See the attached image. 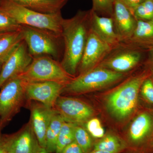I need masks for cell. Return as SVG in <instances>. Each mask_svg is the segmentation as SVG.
<instances>
[{
	"label": "cell",
	"mask_w": 153,
	"mask_h": 153,
	"mask_svg": "<svg viewBox=\"0 0 153 153\" xmlns=\"http://www.w3.org/2000/svg\"><path fill=\"white\" fill-rule=\"evenodd\" d=\"M36 153H52L49 152L47 151V150L44 148H41V149L39 150Z\"/></svg>",
	"instance_id": "obj_37"
},
{
	"label": "cell",
	"mask_w": 153,
	"mask_h": 153,
	"mask_svg": "<svg viewBox=\"0 0 153 153\" xmlns=\"http://www.w3.org/2000/svg\"><path fill=\"white\" fill-rule=\"evenodd\" d=\"M133 13L134 10L144 0H120Z\"/></svg>",
	"instance_id": "obj_32"
},
{
	"label": "cell",
	"mask_w": 153,
	"mask_h": 153,
	"mask_svg": "<svg viewBox=\"0 0 153 153\" xmlns=\"http://www.w3.org/2000/svg\"><path fill=\"white\" fill-rule=\"evenodd\" d=\"M20 30L32 57L48 56L61 61L64 52L62 33L26 25H21Z\"/></svg>",
	"instance_id": "obj_5"
},
{
	"label": "cell",
	"mask_w": 153,
	"mask_h": 153,
	"mask_svg": "<svg viewBox=\"0 0 153 153\" xmlns=\"http://www.w3.org/2000/svg\"><path fill=\"white\" fill-rule=\"evenodd\" d=\"M5 147L4 142L3 134L1 133V131H0V153H6Z\"/></svg>",
	"instance_id": "obj_33"
},
{
	"label": "cell",
	"mask_w": 153,
	"mask_h": 153,
	"mask_svg": "<svg viewBox=\"0 0 153 153\" xmlns=\"http://www.w3.org/2000/svg\"><path fill=\"white\" fill-rule=\"evenodd\" d=\"M153 40V19L137 20L131 38L125 44L142 49L144 45Z\"/></svg>",
	"instance_id": "obj_20"
},
{
	"label": "cell",
	"mask_w": 153,
	"mask_h": 153,
	"mask_svg": "<svg viewBox=\"0 0 153 153\" xmlns=\"http://www.w3.org/2000/svg\"><path fill=\"white\" fill-rule=\"evenodd\" d=\"M20 5L44 14L61 13L69 0H10Z\"/></svg>",
	"instance_id": "obj_18"
},
{
	"label": "cell",
	"mask_w": 153,
	"mask_h": 153,
	"mask_svg": "<svg viewBox=\"0 0 153 153\" xmlns=\"http://www.w3.org/2000/svg\"><path fill=\"white\" fill-rule=\"evenodd\" d=\"M147 50L120 43L113 49L98 67L122 73L131 74L142 67Z\"/></svg>",
	"instance_id": "obj_8"
},
{
	"label": "cell",
	"mask_w": 153,
	"mask_h": 153,
	"mask_svg": "<svg viewBox=\"0 0 153 153\" xmlns=\"http://www.w3.org/2000/svg\"><path fill=\"white\" fill-rule=\"evenodd\" d=\"M6 153H7V152H6Z\"/></svg>",
	"instance_id": "obj_41"
},
{
	"label": "cell",
	"mask_w": 153,
	"mask_h": 153,
	"mask_svg": "<svg viewBox=\"0 0 153 153\" xmlns=\"http://www.w3.org/2000/svg\"><path fill=\"white\" fill-rule=\"evenodd\" d=\"M88 153H112L106 151L100 150L92 149Z\"/></svg>",
	"instance_id": "obj_35"
},
{
	"label": "cell",
	"mask_w": 153,
	"mask_h": 153,
	"mask_svg": "<svg viewBox=\"0 0 153 153\" xmlns=\"http://www.w3.org/2000/svg\"><path fill=\"white\" fill-rule=\"evenodd\" d=\"M24 40L3 63L0 71V88L9 79L25 71L33 60Z\"/></svg>",
	"instance_id": "obj_14"
},
{
	"label": "cell",
	"mask_w": 153,
	"mask_h": 153,
	"mask_svg": "<svg viewBox=\"0 0 153 153\" xmlns=\"http://www.w3.org/2000/svg\"><path fill=\"white\" fill-rule=\"evenodd\" d=\"M90 25L91 30L113 49L120 44L112 17L101 16L91 9Z\"/></svg>",
	"instance_id": "obj_17"
},
{
	"label": "cell",
	"mask_w": 153,
	"mask_h": 153,
	"mask_svg": "<svg viewBox=\"0 0 153 153\" xmlns=\"http://www.w3.org/2000/svg\"><path fill=\"white\" fill-rule=\"evenodd\" d=\"M18 76L25 82H55L65 85L74 77L66 72L60 61L48 56L33 57L29 66Z\"/></svg>",
	"instance_id": "obj_7"
},
{
	"label": "cell",
	"mask_w": 153,
	"mask_h": 153,
	"mask_svg": "<svg viewBox=\"0 0 153 153\" xmlns=\"http://www.w3.org/2000/svg\"><path fill=\"white\" fill-rule=\"evenodd\" d=\"M151 75L142 66L114 86L89 94L103 125L117 133L125 127L138 109L143 82Z\"/></svg>",
	"instance_id": "obj_1"
},
{
	"label": "cell",
	"mask_w": 153,
	"mask_h": 153,
	"mask_svg": "<svg viewBox=\"0 0 153 153\" xmlns=\"http://www.w3.org/2000/svg\"><path fill=\"white\" fill-rule=\"evenodd\" d=\"M153 47V40L150 41V42H148L144 45L142 47V49H145V50H147L149 48H151V47Z\"/></svg>",
	"instance_id": "obj_34"
},
{
	"label": "cell",
	"mask_w": 153,
	"mask_h": 153,
	"mask_svg": "<svg viewBox=\"0 0 153 153\" xmlns=\"http://www.w3.org/2000/svg\"><path fill=\"white\" fill-rule=\"evenodd\" d=\"M30 122L41 148H46V134L52 117L56 113L54 108L36 101H29Z\"/></svg>",
	"instance_id": "obj_15"
},
{
	"label": "cell",
	"mask_w": 153,
	"mask_h": 153,
	"mask_svg": "<svg viewBox=\"0 0 153 153\" xmlns=\"http://www.w3.org/2000/svg\"><path fill=\"white\" fill-rule=\"evenodd\" d=\"M84 127L91 136L95 140L100 138L105 134L102 123L97 117L89 120Z\"/></svg>",
	"instance_id": "obj_28"
},
{
	"label": "cell",
	"mask_w": 153,
	"mask_h": 153,
	"mask_svg": "<svg viewBox=\"0 0 153 153\" xmlns=\"http://www.w3.org/2000/svg\"><path fill=\"white\" fill-rule=\"evenodd\" d=\"M133 14L137 21L153 19V0H144L134 10Z\"/></svg>",
	"instance_id": "obj_26"
},
{
	"label": "cell",
	"mask_w": 153,
	"mask_h": 153,
	"mask_svg": "<svg viewBox=\"0 0 153 153\" xmlns=\"http://www.w3.org/2000/svg\"><path fill=\"white\" fill-rule=\"evenodd\" d=\"M139 96L141 103L153 106V80L152 75L143 82L140 88Z\"/></svg>",
	"instance_id": "obj_25"
},
{
	"label": "cell",
	"mask_w": 153,
	"mask_h": 153,
	"mask_svg": "<svg viewBox=\"0 0 153 153\" xmlns=\"http://www.w3.org/2000/svg\"><path fill=\"white\" fill-rule=\"evenodd\" d=\"M152 78L153 80V75H152Z\"/></svg>",
	"instance_id": "obj_40"
},
{
	"label": "cell",
	"mask_w": 153,
	"mask_h": 153,
	"mask_svg": "<svg viewBox=\"0 0 153 153\" xmlns=\"http://www.w3.org/2000/svg\"><path fill=\"white\" fill-rule=\"evenodd\" d=\"M8 153H36L41 147L30 122L15 133L3 134Z\"/></svg>",
	"instance_id": "obj_12"
},
{
	"label": "cell",
	"mask_w": 153,
	"mask_h": 153,
	"mask_svg": "<svg viewBox=\"0 0 153 153\" xmlns=\"http://www.w3.org/2000/svg\"><path fill=\"white\" fill-rule=\"evenodd\" d=\"M23 40V35L20 28L19 30L10 32L1 37L0 62L4 63Z\"/></svg>",
	"instance_id": "obj_21"
},
{
	"label": "cell",
	"mask_w": 153,
	"mask_h": 153,
	"mask_svg": "<svg viewBox=\"0 0 153 153\" xmlns=\"http://www.w3.org/2000/svg\"><path fill=\"white\" fill-rule=\"evenodd\" d=\"M0 9L20 25H26L62 33L61 13L44 14L30 10L10 0H0Z\"/></svg>",
	"instance_id": "obj_6"
},
{
	"label": "cell",
	"mask_w": 153,
	"mask_h": 153,
	"mask_svg": "<svg viewBox=\"0 0 153 153\" xmlns=\"http://www.w3.org/2000/svg\"><path fill=\"white\" fill-rule=\"evenodd\" d=\"M93 149L100 150L112 153H123L125 144L117 132L107 129L103 137L94 140Z\"/></svg>",
	"instance_id": "obj_19"
},
{
	"label": "cell",
	"mask_w": 153,
	"mask_h": 153,
	"mask_svg": "<svg viewBox=\"0 0 153 153\" xmlns=\"http://www.w3.org/2000/svg\"><path fill=\"white\" fill-rule=\"evenodd\" d=\"M3 128V127L1 125V120H0V131H1Z\"/></svg>",
	"instance_id": "obj_38"
},
{
	"label": "cell",
	"mask_w": 153,
	"mask_h": 153,
	"mask_svg": "<svg viewBox=\"0 0 153 153\" xmlns=\"http://www.w3.org/2000/svg\"><path fill=\"white\" fill-rule=\"evenodd\" d=\"M54 109L65 122L83 126L91 119L98 116L90 102L68 96L60 95Z\"/></svg>",
	"instance_id": "obj_10"
},
{
	"label": "cell",
	"mask_w": 153,
	"mask_h": 153,
	"mask_svg": "<svg viewBox=\"0 0 153 153\" xmlns=\"http://www.w3.org/2000/svg\"><path fill=\"white\" fill-rule=\"evenodd\" d=\"M64 122L63 118L56 112L52 117L46 134L45 149L49 152L55 153L57 138Z\"/></svg>",
	"instance_id": "obj_22"
},
{
	"label": "cell",
	"mask_w": 153,
	"mask_h": 153,
	"mask_svg": "<svg viewBox=\"0 0 153 153\" xmlns=\"http://www.w3.org/2000/svg\"><path fill=\"white\" fill-rule=\"evenodd\" d=\"M143 66L148 69L153 75V47L147 50L146 59Z\"/></svg>",
	"instance_id": "obj_30"
},
{
	"label": "cell",
	"mask_w": 153,
	"mask_h": 153,
	"mask_svg": "<svg viewBox=\"0 0 153 153\" xmlns=\"http://www.w3.org/2000/svg\"><path fill=\"white\" fill-rule=\"evenodd\" d=\"M26 101L24 82L19 76L3 84L0 88V120L3 127L20 112Z\"/></svg>",
	"instance_id": "obj_9"
},
{
	"label": "cell",
	"mask_w": 153,
	"mask_h": 153,
	"mask_svg": "<svg viewBox=\"0 0 153 153\" xmlns=\"http://www.w3.org/2000/svg\"><path fill=\"white\" fill-rule=\"evenodd\" d=\"M59 153H84V152L78 144L74 140L63 148Z\"/></svg>",
	"instance_id": "obj_31"
},
{
	"label": "cell",
	"mask_w": 153,
	"mask_h": 153,
	"mask_svg": "<svg viewBox=\"0 0 153 153\" xmlns=\"http://www.w3.org/2000/svg\"><path fill=\"white\" fill-rule=\"evenodd\" d=\"M112 49L90 29L77 75L98 67Z\"/></svg>",
	"instance_id": "obj_11"
},
{
	"label": "cell",
	"mask_w": 153,
	"mask_h": 153,
	"mask_svg": "<svg viewBox=\"0 0 153 153\" xmlns=\"http://www.w3.org/2000/svg\"><path fill=\"white\" fill-rule=\"evenodd\" d=\"M91 10H79L72 18L63 19L62 35L64 52L60 61L66 72L76 76L90 30Z\"/></svg>",
	"instance_id": "obj_2"
},
{
	"label": "cell",
	"mask_w": 153,
	"mask_h": 153,
	"mask_svg": "<svg viewBox=\"0 0 153 153\" xmlns=\"http://www.w3.org/2000/svg\"><path fill=\"white\" fill-rule=\"evenodd\" d=\"M21 25L7 13L0 9V30L13 31L19 30Z\"/></svg>",
	"instance_id": "obj_29"
},
{
	"label": "cell",
	"mask_w": 153,
	"mask_h": 153,
	"mask_svg": "<svg viewBox=\"0 0 153 153\" xmlns=\"http://www.w3.org/2000/svg\"><path fill=\"white\" fill-rule=\"evenodd\" d=\"M74 140L82 149L84 153H88L93 149L94 139L91 136L85 127L74 125Z\"/></svg>",
	"instance_id": "obj_23"
},
{
	"label": "cell",
	"mask_w": 153,
	"mask_h": 153,
	"mask_svg": "<svg viewBox=\"0 0 153 153\" xmlns=\"http://www.w3.org/2000/svg\"><path fill=\"white\" fill-rule=\"evenodd\" d=\"M12 31H6V30H0V38L2 36H4L7 33H10Z\"/></svg>",
	"instance_id": "obj_36"
},
{
	"label": "cell",
	"mask_w": 153,
	"mask_h": 153,
	"mask_svg": "<svg viewBox=\"0 0 153 153\" xmlns=\"http://www.w3.org/2000/svg\"><path fill=\"white\" fill-rule=\"evenodd\" d=\"M111 17L120 43H126L132 36L136 26V19L131 11L120 0H114Z\"/></svg>",
	"instance_id": "obj_16"
},
{
	"label": "cell",
	"mask_w": 153,
	"mask_h": 153,
	"mask_svg": "<svg viewBox=\"0 0 153 153\" xmlns=\"http://www.w3.org/2000/svg\"><path fill=\"white\" fill-rule=\"evenodd\" d=\"M74 126L70 123H63L57 138L55 153H60L63 148L74 141Z\"/></svg>",
	"instance_id": "obj_24"
},
{
	"label": "cell",
	"mask_w": 153,
	"mask_h": 153,
	"mask_svg": "<svg viewBox=\"0 0 153 153\" xmlns=\"http://www.w3.org/2000/svg\"><path fill=\"white\" fill-rule=\"evenodd\" d=\"M131 74L117 73L97 67L76 75L65 85L61 95H86L106 90L119 83Z\"/></svg>",
	"instance_id": "obj_4"
},
{
	"label": "cell",
	"mask_w": 153,
	"mask_h": 153,
	"mask_svg": "<svg viewBox=\"0 0 153 153\" xmlns=\"http://www.w3.org/2000/svg\"><path fill=\"white\" fill-rule=\"evenodd\" d=\"M3 63L2 62H0V71H1V69Z\"/></svg>",
	"instance_id": "obj_39"
},
{
	"label": "cell",
	"mask_w": 153,
	"mask_h": 153,
	"mask_svg": "<svg viewBox=\"0 0 153 153\" xmlns=\"http://www.w3.org/2000/svg\"><path fill=\"white\" fill-rule=\"evenodd\" d=\"M91 10L102 16L111 17L114 0H92Z\"/></svg>",
	"instance_id": "obj_27"
},
{
	"label": "cell",
	"mask_w": 153,
	"mask_h": 153,
	"mask_svg": "<svg viewBox=\"0 0 153 153\" xmlns=\"http://www.w3.org/2000/svg\"><path fill=\"white\" fill-rule=\"evenodd\" d=\"M23 82L28 102H37L52 108L66 85L55 82Z\"/></svg>",
	"instance_id": "obj_13"
},
{
	"label": "cell",
	"mask_w": 153,
	"mask_h": 153,
	"mask_svg": "<svg viewBox=\"0 0 153 153\" xmlns=\"http://www.w3.org/2000/svg\"><path fill=\"white\" fill-rule=\"evenodd\" d=\"M125 144L123 153H153V106L141 103L120 132Z\"/></svg>",
	"instance_id": "obj_3"
}]
</instances>
